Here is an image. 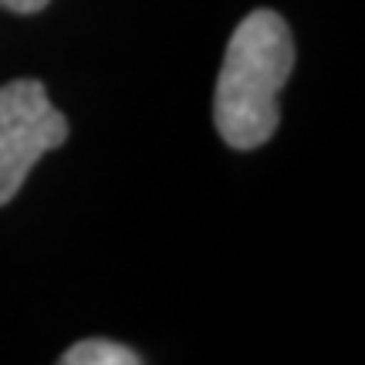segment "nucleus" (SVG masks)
Returning <instances> with one entry per match:
<instances>
[{
  "instance_id": "obj_3",
  "label": "nucleus",
  "mask_w": 365,
  "mask_h": 365,
  "mask_svg": "<svg viewBox=\"0 0 365 365\" xmlns=\"http://www.w3.org/2000/svg\"><path fill=\"white\" fill-rule=\"evenodd\" d=\"M61 365H143V355L108 339H85L71 345L61 359Z\"/></svg>"
},
{
  "instance_id": "obj_4",
  "label": "nucleus",
  "mask_w": 365,
  "mask_h": 365,
  "mask_svg": "<svg viewBox=\"0 0 365 365\" xmlns=\"http://www.w3.org/2000/svg\"><path fill=\"white\" fill-rule=\"evenodd\" d=\"M51 0H0V7H7V11L14 14H38L44 11Z\"/></svg>"
},
{
  "instance_id": "obj_1",
  "label": "nucleus",
  "mask_w": 365,
  "mask_h": 365,
  "mask_svg": "<svg viewBox=\"0 0 365 365\" xmlns=\"http://www.w3.org/2000/svg\"><path fill=\"white\" fill-rule=\"evenodd\" d=\"M294 58L291 27L271 7L250 11L234 27L213 91V125L230 149H261L277 132V91L291 78Z\"/></svg>"
},
{
  "instance_id": "obj_2",
  "label": "nucleus",
  "mask_w": 365,
  "mask_h": 365,
  "mask_svg": "<svg viewBox=\"0 0 365 365\" xmlns=\"http://www.w3.org/2000/svg\"><path fill=\"white\" fill-rule=\"evenodd\" d=\"M68 139V118L48 98L44 81L17 78L0 85V207L24 186L44 153Z\"/></svg>"
}]
</instances>
